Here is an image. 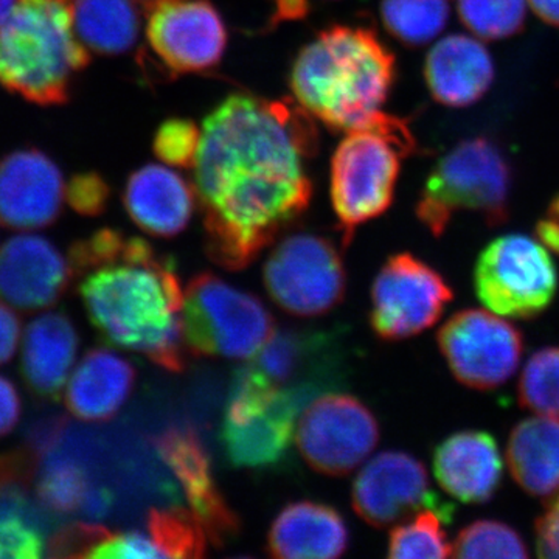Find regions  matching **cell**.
I'll return each instance as SVG.
<instances>
[{
    "instance_id": "cell-1",
    "label": "cell",
    "mask_w": 559,
    "mask_h": 559,
    "mask_svg": "<svg viewBox=\"0 0 559 559\" xmlns=\"http://www.w3.org/2000/svg\"><path fill=\"white\" fill-rule=\"evenodd\" d=\"M316 143L310 119L285 102L234 94L205 117L193 189L213 263L246 270L307 212Z\"/></svg>"
},
{
    "instance_id": "cell-2",
    "label": "cell",
    "mask_w": 559,
    "mask_h": 559,
    "mask_svg": "<svg viewBox=\"0 0 559 559\" xmlns=\"http://www.w3.org/2000/svg\"><path fill=\"white\" fill-rule=\"evenodd\" d=\"M68 260L103 341L140 353L171 373L186 370L183 290L171 257L142 238L102 229L73 242Z\"/></svg>"
},
{
    "instance_id": "cell-3",
    "label": "cell",
    "mask_w": 559,
    "mask_h": 559,
    "mask_svg": "<svg viewBox=\"0 0 559 559\" xmlns=\"http://www.w3.org/2000/svg\"><path fill=\"white\" fill-rule=\"evenodd\" d=\"M393 79L395 57L377 33L336 25L301 49L289 84L301 109L349 132L380 123Z\"/></svg>"
},
{
    "instance_id": "cell-4",
    "label": "cell",
    "mask_w": 559,
    "mask_h": 559,
    "mask_svg": "<svg viewBox=\"0 0 559 559\" xmlns=\"http://www.w3.org/2000/svg\"><path fill=\"white\" fill-rule=\"evenodd\" d=\"M90 62L68 0H20L0 25V84L24 100L66 105Z\"/></svg>"
},
{
    "instance_id": "cell-5",
    "label": "cell",
    "mask_w": 559,
    "mask_h": 559,
    "mask_svg": "<svg viewBox=\"0 0 559 559\" xmlns=\"http://www.w3.org/2000/svg\"><path fill=\"white\" fill-rule=\"evenodd\" d=\"M415 150L409 127L385 114L380 123L349 131L331 159V204L348 248L356 227L388 212L401 164Z\"/></svg>"
},
{
    "instance_id": "cell-6",
    "label": "cell",
    "mask_w": 559,
    "mask_h": 559,
    "mask_svg": "<svg viewBox=\"0 0 559 559\" xmlns=\"http://www.w3.org/2000/svg\"><path fill=\"white\" fill-rule=\"evenodd\" d=\"M511 170L491 140L460 142L437 162L417 204V216L433 237L448 229L460 212L479 213L489 226L509 219Z\"/></svg>"
},
{
    "instance_id": "cell-7",
    "label": "cell",
    "mask_w": 559,
    "mask_h": 559,
    "mask_svg": "<svg viewBox=\"0 0 559 559\" xmlns=\"http://www.w3.org/2000/svg\"><path fill=\"white\" fill-rule=\"evenodd\" d=\"M183 341L197 358L250 359L274 333V318L266 305L202 272L183 293Z\"/></svg>"
},
{
    "instance_id": "cell-8",
    "label": "cell",
    "mask_w": 559,
    "mask_h": 559,
    "mask_svg": "<svg viewBox=\"0 0 559 559\" xmlns=\"http://www.w3.org/2000/svg\"><path fill=\"white\" fill-rule=\"evenodd\" d=\"M314 393L264 384L246 367L231 384L221 441L235 468L266 469L283 462L293 443L294 426Z\"/></svg>"
},
{
    "instance_id": "cell-9",
    "label": "cell",
    "mask_w": 559,
    "mask_h": 559,
    "mask_svg": "<svg viewBox=\"0 0 559 559\" xmlns=\"http://www.w3.org/2000/svg\"><path fill=\"white\" fill-rule=\"evenodd\" d=\"M474 283L489 311L502 318L532 319L554 301L558 274L543 242L511 234L481 250Z\"/></svg>"
},
{
    "instance_id": "cell-10",
    "label": "cell",
    "mask_w": 559,
    "mask_h": 559,
    "mask_svg": "<svg viewBox=\"0 0 559 559\" xmlns=\"http://www.w3.org/2000/svg\"><path fill=\"white\" fill-rule=\"evenodd\" d=\"M263 282L272 301L297 318L326 314L347 293L340 250L314 234H294L280 241L264 264Z\"/></svg>"
},
{
    "instance_id": "cell-11",
    "label": "cell",
    "mask_w": 559,
    "mask_h": 559,
    "mask_svg": "<svg viewBox=\"0 0 559 559\" xmlns=\"http://www.w3.org/2000/svg\"><path fill=\"white\" fill-rule=\"evenodd\" d=\"M296 441L316 473L344 477L377 448L380 425L362 401L348 393H326L301 412Z\"/></svg>"
},
{
    "instance_id": "cell-12",
    "label": "cell",
    "mask_w": 559,
    "mask_h": 559,
    "mask_svg": "<svg viewBox=\"0 0 559 559\" xmlns=\"http://www.w3.org/2000/svg\"><path fill=\"white\" fill-rule=\"evenodd\" d=\"M452 297L433 267L412 253H396L371 286V329L381 341L409 340L436 325Z\"/></svg>"
},
{
    "instance_id": "cell-13",
    "label": "cell",
    "mask_w": 559,
    "mask_h": 559,
    "mask_svg": "<svg viewBox=\"0 0 559 559\" xmlns=\"http://www.w3.org/2000/svg\"><path fill=\"white\" fill-rule=\"evenodd\" d=\"M441 355L459 382L471 389L492 390L506 384L520 367L524 340L502 316L463 310L437 334Z\"/></svg>"
},
{
    "instance_id": "cell-14",
    "label": "cell",
    "mask_w": 559,
    "mask_h": 559,
    "mask_svg": "<svg viewBox=\"0 0 559 559\" xmlns=\"http://www.w3.org/2000/svg\"><path fill=\"white\" fill-rule=\"evenodd\" d=\"M352 503L360 520L377 528L406 521L426 509L454 516V506L430 489L425 465L400 451L381 452L359 471L353 481Z\"/></svg>"
},
{
    "instance_id": "cell-15",
    "label": "cell",
    "mask_w": 559,
    "mask_h": 559,
    "mask_svg": "<svg viewBox=\"0 0 559 559\" xmlns=\"http://www.w3.org/2000/svg\"><path fill=\"white\" fill-rule=\"evenodd\" d=\"M151 50L176 75L216 68L227 46V31L210 0H156L146 7Z\"/></svg>"
},
{
    "instance_id": "cell-16",
    "label": "cell",
    "mask_w": 559,
    "mask_h": 559,
    "mask_svg": "<svg viewBox=\"0 0 559 559\" xmlns=\"http://www.w3.org/2000/svg\"><path fill=\"white\" fill-rule=\"evenodd\" d=\"M153 443L183 488L191 511L201 521L209 539L223 547L237 538L241 522L216 485L207 450L197 430L175 426L165 429Z\"/></svg>"
},
{
    "instance_id": "cell-17",
    "label": "cell",
    "mask_w": 559,
    "mask_h": 559,
    "mask_svg": "<svg viewBox=\"0 0 559 559\" xmlns=\"http://www.w3.org/2000/svg\"><path fill=\"white\" fill-rule=\"evenodd\" d=\"M66 183L60 168L39 150H17L0 159V224L38 230L60 218Z\"/></svg>"
},
{
    "instance_id": "cell-18",
    "label": "cell",
    "mask_w": 559,
    "mask_h": 559,
    "mask_svg": "<svg viewBox=\"0 0 559 559\" xmlns=\"http://www.w3.org/2000/svg\"><path fill=\"white\" fill-rule=\"evenodd\" d=\"M72 282L69 260L46 238L20 235L0 246V299L17 311L50 310Z\"/></svg>"
},
{
    "instance_id": "cell-19",
    "label": "cell",
    "mask_w": 559,
    "mask_h": 559,
    "mask_svg": "<svg viewBox=\"0 0 559 559\" xmlns=\"http://www.w3.org/2000/svg\"><path fill=\"white\" fill-rule=\"evenodd\" d=\"M197 193L170 167L150 164L132 173L124 189L128 215L145 234L157 238L178 237L189 226Z\"/></svg>"
},
{
    "instance_id": "cell-20",
    "label": "cell",
    "mask_w": 559,
    "mask_h": 559,
    "mask_svg": "<svg viewBox=\"0 0 559 559\" xmlns=\"http://www.w3.org/2000/svg\"><path fill=\"white\" fill-rule=\"evenodd\" d=\"M502 473L498 443L481 430L454 433L433 452L437 481L460 502H488L498 491Z\"/></svg>"
},
{
    "instance_id": "cell-21",
    "label": "cell",
    "mask_w": 559,
    "mask_h": 559,
    "mask_svg": "<svg viewBox=\"0 0 559 559\" xmlns=\"http://www.w3.org/2000/svg\"><path fill=\"white\" fill-rule=\"evenodd\" d=\"M138 370L130 360L108 348H92L66 384L64 403L84 423H105L116 417L132 395Z\"/></svg>"
},
{
    "instance_id": "cell-22",
    "label": "cell",
    "mask_w": 559,
    "mask_h": 559,
    "mask_svg": "<svg viewBox=\"0 0 559 559\" xmlns=\"http://www.w3.org/2000/svg\"><path fill=\"white\" fill-rule=\"evenodd\" d=\"M80 337L66 312H46L27 326L21 373L36 399L60 400L79 352Z\"/></svg>"
},
{
    "instance_id": "cell-23",
    "label": "cell",
    "mask_w": 559,
    "mask_h": 559,
    "mask_svg": "<svg viewBox=\"0 0 559 559\" xmlns=\"http://www.w3.org/2000/svg\"><path fill=\"white\" fill-rule=\"evenodd\" d=\"M347 549L348 528L340 511L312 500L286 506L267 533L266 550L272 558H340Z\"/></svg>"
},
{
    "instance_id": "cell-24",
    "label": "cell",
    "mask_w": 559,
    "mask_h": 559,
    "mask_svg": "<svg viewBox=\"0 0 559 559\" xmlns=\"http://www.w3.org/2000/svg\"><path fill=\"white\" fill-rule=\"evenodd\" d=\"M329 334L304 330H274L270 340L246 364V369L264 384L277 389H301L318 393L325 388L316 377H325Z\"/></svg>"
},
{
    "instance_id": "cell-25",
    "label": "cell",
    "mask_w": 559,
    "mask_h": 559,
    "mask_svg": "<svg viewBox=\"0 0 559 559\" xmlns=\"http://www.w3.org/2000/svg\"><path fill=\"white\" fill-rule=\"evenodd\" d=\"M425 79L437 102L465 108L487 94L495 80V66L479 40L451 35L429 51Z\"/></svg>"
},
{
    "instance_id": "cell-26",
    "label": "cell",
    "mask_w": 559,
    "mask_h": 559,
    "mask_svg": "<svg viewBox=\"0 0 559 559\" xmlns=\"http://www.w3.org/2000/svg\"><path fill=\"white\" fill-rule=\"evenodd\" d=\"M514 480L535 498H554L559 491V419L533 417L511 432L507 447Z\"/></svg>"
},
{
    "instance_id": "cell-27",
    "label": "cell",
    "mask_w": 559,
    "mask_h": 559,
    "mask_svg": "<svg viewBox=\"0 0 559 559\" xmlns=\"http://www.w3.org/2000/svg\"><path fill=\"white\" fill-rule=\"evenodd\" d=\"M73 32L87 50L121 55L135 46L140 20L134 0H68Z\"/></svg>"
},
{
    "instance_id": "cell-28",
    "label": "cell",
    "mask_w": 559,
    "mask_h": 559,
    "mask_svg": "<svg viewBox=\"0 0 559 559\" xmlns=\"http://www.w3.org/2000/svg\"><path fill=\"white\" fill-rule=\"evenodd\" d=\"M385 28L406 46L419 47L436 38L448 20V0H382Z\"/></svg>"
},
{
    "instance_id": "cell-29",
    "label": "cell",
    "mask_w": 559,
    "mask_h": 559,
    "mask_svg": "<svg viewBox=\"0 0 559 559\" xmlns=\"http://www.w3.org/2000/svg\"><path fill=\"white\" fill-rule=\"evenodd\" d=\"M148 532L162 558L198 559L207 554V533L193 511L153 509L148 514Z\"/></svg>"
},
{
    "instance_id": "cell-30",
    "label": "cell",
    "mask_w": 559,
    "mask_h": 559,
    "mask_svg": "<svg viewBox=\"0 0 559 559\" xmlns=\"http://www.w3.org/2000/svg\"><path fill=\"white\" fill-rule=\"evenodd\" d=\"M452 518L440 511L426 509L415 513L414 520L396 525L390 533L389 558H447L451 557L452 544L447 525Z\"/></svg>"
},
{
    "instance_id": "cell-31",
    "label": "cell",
    "mask_w": 559,
    "mask_h": 559,
    "mask_svg": "<svg viewBox=\"0 0 559 559\" xmlns=\"http://www.w3.org/2000/svg\"><path fill=\"white\" fill-rule=\"evenodd\" d=\"M518 393L525 409L559 419V347L539 349L528 359Z\"/></svg>"
},
{
    "instance_id": "cell-32",
    "label": "cell",
    "mask_w": 559,
    "mask_h": 559,
    "mask_svg": "<svg viewBox=\"0 0 559 559\" xmlns=\"http://www.w3.org/2000/svg\"><path fill=\"white\" fill-rule=\"evenodd\" d=\"M455 558H528L520 533L500 521H476L462 530L452 544Z\"/></svg>"
},
{
    "instance_id": "cell-33",
    "label": "cell",
    "mask_w": 559,
    "mask_h": 559,
    "mask_svg": "<svg viewBox=\"0 0 559 559\" xmlns=\"http://www.w3.org/2000/svg\"><path fill=\"white\" fill-rule=\"evenodd\" d=\"M459 16L481 39H506L521 32L527 0H457Z\"/></svg>"
},
{
    "instance_id": "cell-34",
    "label": "cell",
    "mask_w": 559,
    "mask_h": 559,
    "mask_svg": "<svg viewBox=\"0 0 559 559\" xmlns=\"http://www.w3.org/2000/svg\"><path fill=\"white\" fill-rule=\"evenodd\" d=\"M90 491L86 473L72 462H55L40 474L36 485L40 506L61 514L84 509Z\"/></svg>"
},
{
    "instance_id": "cell-35",
    "label": "cell",
    "mask_w": 559,
    "mask_h": 559,
    "mask_svg": "<svg viewBox=\"0 0 559 559\" xmlns=\"http://www.w3.org/2000/svg\"><path fill=\"white\" fill-rule=\"evenodd\" d=\"M201 142V128L194 121H164L154 135V154L170 167L193 168Z\"/></svg>"
},
{
    "instance_id": "cell-36",
    "label": "cell",
    "mask_w": 559,
    "mask_h": 559,
    "mask_svg": "<svg viewBox=\"0 0 559 559\" xmlns=\"http://www.w3.org/2000/svg\"><path fill=\"white\" fill-rule=\"evenodd\" d=\"M44 554L43 533L33 514L0 513V558L38 559Z\"/></svg>"
},
{
    "instance_id": "cell-37",
    "label": "cell",
    "mask_w": 559,
    "mask_h": 559,
    "mask_svg": "<svg viewBox=\"0 0 559 559\" xmlns=\"http://www.w3.org/2000/svg\"><path fill=\"white\" fill-rule=\"evenodd\" d=\"M109 535V530L102 525L75 522L51 536L47 555L51 558H90L91 551Z\"/></svg>"
},
{
    "instance_id": "cell-38",
    "label": "cell",
    "mask_w": 559,
    "mask_h": 559,
    "mask_svg": "<svg viewBox=\"0 0 559 559\" xmlns=\"http://www.w3.org/2000/svg\"><path fill=\"white\" fill-rule=\"evenodd\" d=\"M108 200L109 186L97 173H80L66 186V201L79 215H102Z\"/></svg>"
},
{
    "instance_id": "cell-39",
    "label": "cell",
    "mask_w": 559,
    "mask_h": 559,
    "mask_svg": "<svg viewBox=\"0 0 559 559\" xmlns=\"http://www.w3.org/2000/svg\"><path fill=\"white\" fill-rule=\"evenodd\" d=\"M90 558L95 559H150L162 558V554L154 546L151 538H146L142 533H112L108 538L103 539L94 550L91 551Z\"/></svg>"
},
{
    "instance_id": "cell-40",
    "label": "cell",
    "mask_w": 559,
    "mask_h": 559,
    "mask_svg": "<svg viewBox=\"0 0 559 559\" xmlns=\"http://www.w3.org/2000/svg\"><path fill=\"white\" fill-rule=\"evenodd\" d=\"M536 546L543 558H559V491L536 522Z\"/></svg>"
},
{
    "instance_id": "cell-41",
    "label": "cell",
    "mask_w": 559,
    "mask_h": 559,
    "mask_svg": "<svg viewBox=\"0 0 559 559\" xmlns=\"http://www.w3.org/2000/svg\"><path fill=\"white\" fill-rule=\"evenodd\" d=\"M22 411L21 396L13 382L0 377V439L16 428Z\"/></svg>"
},
{
    "instance_id": "cell-42",
    "label": "cell",
    "mask_w": 559,
    "mask_h": 559,
    "mask_svg": "<svg viewBox=\"0 0 559 559\" xmlns=\"http://www.w3.org/2000/svg\"><path fill=\"white\" fill-rule=\"evenodd\" d=\"M21 340V319L0 301V366L9 362Z\"/></svg>"
},
{
    "instance_id": "cell-43",
    "label": "cell",
    "mask_w": 559,
    "mask_h": 559,
    "mask_svg": "<svg viewBox=\"0 0 559 559\" xmlns=\"http://www.w3.org/2000/svg\"><path fill=\"white\" fill-rule=\"evenodd\" d=\"M536 234L547 249L554 250L559 255V218L557 216L549 215L539 221Z\"/></svg>"
},
{
    "instance_id": "cell-44",
    "label": "cell",
    "mask_w": 559,
    "mask_h": 559,
    "mask_svg": "<svg viewBox=\"0 0 559 559\" xmlns=\"http://www.w3.org/2000/svg\"><path fill=\"white\" fill-rule=\"evenodd\" d=\"M527 2L540 20L559 27V0H527Z\"/></svg>"
},
{
    "instance_id": "cell-45",
    "label": "cell",
    "mask_w": 559,
    "mask_h": 559,
    "mask_svg": "<svg viewBox=\"0 0 559 559\" xmlns=\"http://www.w3.org/2000/svg\"><path fill=\"white\" fill-rule=\"evenodd\" d=\"M20 0H0V25L10 16L11 11Z\"/></svg>"
},
{
    "instance_id": "cell-46",
    "label": "cell",
    "mask_w": 559,
    "mask_h": 559,
    "mask_svg": "<svg viewBox=\"0 0 559 559\" xmlns=\"http://www.w3.org/2000/svg\"><path fill=\"white\" fill-rule=\"evenodd\" d=\"M135 2L143 3L145 7H150L151 3L156 2V0H135Z\"/></svg>"
}]
</instances>
